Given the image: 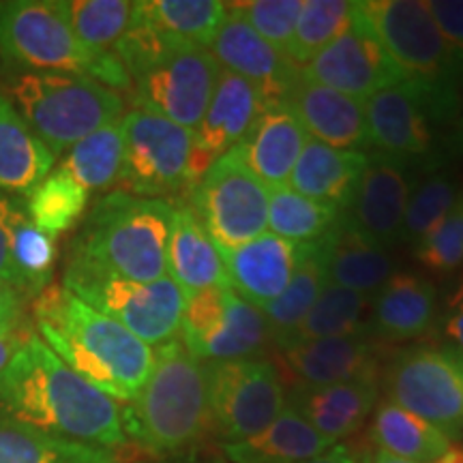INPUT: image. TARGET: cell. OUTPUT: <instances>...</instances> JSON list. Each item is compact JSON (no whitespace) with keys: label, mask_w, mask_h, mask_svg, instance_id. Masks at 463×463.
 Listing matches in <instances>:
<instances>
[{"label":"cell","mask_w":463,"mask_h":463,"mask_svg":"<svg viewBox=\"0 0 463 463\" xmlns=\"http://www.w3.org/2000/svg\"><path fill=\"white\" fill-rule=\"evenodd\" d=\"M0 414L90 447L114 450L127 442L118 403L69 369L34 331L0 373Z\"/></svg>","instance_id":"6da1fadb"},{"label":"cell","mask_w":463,"mask_h":463,"mask_svg":"<svg viewBox=\"0 0 463 463\" xmlns=\"http://www.w3.org/2000/svg\"><path fill=\"white\" fill-rule=\"evenodd\" d=\"M33 314L34 333L45 345L116 403L133 402L146 384L155 347L69 289L52 283L33 300Z\"/></svg>","instance_id":"7a4b0ae2"},{"label":"cell","mask_w":463,"mask_h":463,"mask_svg":"<svg viewBox=\"0 0 463 463\" xmlns=\"http://www.w3.org/2000/svg\"><path fill=\"white\" fill-rule=\"evenodd\" d=\"M112 52L129 73L133 108L195 131L222 75L211 50L157 31L133 3L129 31Z\"/></svg>","instance_id":"3957f363"},{"label":"cell","mask_w":463,"mask_h":463,"mask_svg":"<svg viewBox=\"0 0 463 463\" xmlns=\"http://www.w3.org/2000/svg\"><path fill=\"white\" fill-rule=\"evenodd\" d=\"M120 419L127 439L153 455L187 450L211 430L204 363L181 337L157 345L146 384L120 408Z\"/></svg>","instance_id":"277c9868"},{"label":"cell","mask_w":463,"mask_h":463,"mask_svg":"<svg viewBox=\"0 0 463 463\" xmlns=\"http://www.w3.org/2000/svg\"><path fill=\"white\" fill-rule=\"evenodd\" d=\"M174 204L129 191L101 195L84 217L67 256L125 279L150 283L167 277V239Z\"/></svg>","instance_id":"5b68a950"},{"label":"cell","mask_w":463,"mask_h":463,"mask_svg":"<svg viewBox=\"0 0 463 463\" xmlns=\"http://www.w3.org/2000/svg\"><path fill=\"white\" fill-rule=\"evenodd\" d=\"M0 61L9 71L78 73L112 90H131L114 52H95L75 37L62 0H0Z\"/></svg>","instance_id":"8992f818"},{"label":"cell","mask_w":463,"mask_h":463,"mask_svg":"<svg viewBox=\"0 0 463 463\" xmlns=\"http://www.w3.org/2000/svg\"><path fill=\"white\" fill-rule=\"evenodd\" d=\"M0 92L56 157L125 116L120 92L78 73L5 69Z\"/></svg>","instance_id":"52a82bcc"},{"label":"cell","mask_w":463,"mask_h":463,"mask_svg":"<svg viewBox=\"0 0 463 463\" xmlns=\"http://www.w3.org/2000/svg\"><path fill=\"white\" fill-rule=\"evenodd\" d=\"M358 9L405 80L427 90L438 123H450L461 112L463 62L439 34L427 3L367 0Z\"/></svg>","instance_id":"ba28073f"},{"label":"cell","mask_w":463,"mask_h":463,"mask_svg":"<svg viewBox=\"0 0 463 463\" xmlns=\"http://www.w3.org/2000/svg\"><path fill=\"white\" fill-rule=\"evenodd\" d=\"M62 288L123 324L150 347L165 344L181 331L184 297L170 277L150 283L131 281L86 260L67 256Z\"/></svg>","instance_id":"9c48e42d"},{"label":"cell","mask_w":463,"mask_h":463,"mask_svg":"<svg viewBox=\"0 0 463 463\" xmlns=\"http://www.w3.org/2000/svg\"><path fill=\"white\" fill-rule=\"evenodd\" d=\"M389 402L438 427L449 439L463 433V352L453 344L405 347L386 369Z\"/></svg>","instance_id":"30bf717a"},{"label":"cell","mask_w":463,"mask_h":463,"mask_svg":"<svg viewBox=\"0 0 463 463\" xmlns=\"http://www.w3.org/2000/svg\"><path fill=\"white\" fill-rule=\"evenodd\" d=\"M125 165L120 183L140 198L165 200L194 189V131L133 108L123 116Z\"/></svg>","instance_id":"8fae6325"},{"label":"cell","mask_w":463,"mask_h":463,"mask_svg":"<svg viewBox=\"0 0 463 463\" xmlns=\"http://www.w3.org/2000/svg\"><path fill=\"white\" fill-rule=\"evenodd\" d=\"M204 372L211 422L225 444L258 436L286 408L281 375L270 361H211Z\"/></svg>","instance_id":"7c38bea8"},{"label":"cell","mask_w":463,"mask_h":463,"mask_svg":"<svg viewBox=\"0 0 463 463\" xmlns=\"http://www.w3.org/2000/svg\"><path fill=\"white\" fill-rule=\"evenodd\" d=\"M191 195L219 249L245 245L269 230V187L249 170L239 148L213 161Z\"/></svg>","instance_id":"4fadbf2b"},{"label":"cell","mask_w":463,"mask_h":463,"mask_svg":"<svg viewBox=\"0 0 463 463\" xmlns=\"http://www.w3.org/2000/svg\"><path fill=\"white\" fill-rule=\"evenodd\" d=\"M298 71L300 78L309 82L328 86L361 101H367L375 92L408 82L389 52L382 48L358 3H354L347 31Z\"/></svg>","instance_id":"5bb4252c"},{"label":"cell","mask_w":463,"mask_h":463,"mask_svg":"<svg viewBox=\"0 0 463 463\" xmlns=\"http://www.w3.org/2000/svg\"><path fill=\"white\" fill-rule=\"evenodd\" d=\"M369 146L395 157H420L436 146L438 123L430 95L422 86L403 82L380 90L364 101Z\"/></svg>","instance_id":"9a60e30c"},{"label":"cell","mask_w":463,"mask_h":463,"mask_svg":"<svg viewBox=\"0 0 463 463\" xmlns=\"http://www.w3.org/2000/svg\"><path fill=\"white\" fill-rule=\"evenodd\" d=\"M266 108L264 95L249 80L222 69L204 118L194 131V178L249 136ZM195 187V184H194Z\"/></svg>","instance_id":"2e32d148"},{"label":"cell","mask_w":463,"mask_h":463,"mask_svg":"<svg viewBox=\"0 0 463 463\" xmlns=\"http://www.w3.org/2000/svg\"><path fill=\"white\" fill-rule=\"evenodd\" d=\"M410 191L412 183L408 161L373 150L367 155V164L347 217L363 234L389 249L402 236Z\"/></svg>","instance_id":"e0dca14e"},{"label":"cell","mask_w":463,"mask_h":463,"mask_svg":"<svg viewBox=\"0 0 463 463\" xmlns=\"http://www.w3.org/2000/svg\"><path fill=\"white\" fill-rule=\"evenodd\" d=\"M208 50L222 69L249 80L269 103L286 99L298 78V67H294L279 50L260 37L241 15L230 9V5L228 15Z\"/></svg>","instance_id":"ac0fdd59"},{"label":"cell","mask_w":463,"mask_h":463,"mask_svg":"<svg viewBox=\"0 0 463 463\" xmlns=\"http://www.w3.org/2000/svg\"><path fill=\"white\" fill-rule=\"evenodd\" d=\"M300 247L303 245L266 232L245 245L219 249V253L223 258L230 288L262 311L288 288L298 264Z\"/></svg>","instance_id":"d6986e66"},{"label":"cell","mask_w":463,"mask_h":463,"mask_svg":"<svg viewBox=\"0 0 463 463\" xmlns=\"http://www.w3.org/2000/svg\"><path fill=\"white\" fill-rule=\"evenodd\" d=\"M297 114L307 136L316 142L341 150H361L369 146L364 101L328 86L298 78L283 99Z\"/></svg>","instance_id":"ffe728a7"},{"label":"cell","mask_w":463,"mask_h":463,"mask_svg":"<svg viewBox=\"0 0 463 463\" xmlns=\"http://www.w3.org/2000/svg\"><path fill=\"white\" fill-rule=\"evenodd\" d=\"M378 375L328 386H294L286 405L333 442L352 436L378 405Z\"/></svg>","instance_id":"44dd1931"},{"label":"cell","mask_w":463,"mask_h":463,"mask_svg":"<svg viewBox=\"0 0 463 463\" xmlns=\"http://www.w3.org/2000/svg\"><path fill=\"white\" fill-rule=\"evenodd\" d=\"M165 262L167 277L181 288L184 298L230 286L217 242L191 204H174Z\"/></svg>","instance_id":"7402d4cb"},{"label":"cell","mask_w":463,"mask_h":463,"mask_svg":"<svg viewBox=\"0 0 463 463\" xmlns=\"http://www.w3.org/2000/svg\"><path fill=\"white\" fill-rule=\"evenodd\" d=\"M309 142V136L298 123L297 114L286 101H266V108L249 136L242 140L239 153L249 170L266 187H286L294 165Z\"/></svg>","instance_id":"603a6c76"},{"label":"cell","mask_w":463,"mask_h":463,"mask_svg":"<svg viewBox=\"0 0 463 463\" xmlns=\"http://www.w3.org/2000/svg\"><path fill=\"white\" fill-rule=\"evenodd\" d=\"M283 361L298 386H328L375 373V347L367 335L303 341L283 347Z\"/></svg>","instance_id":"cb8c5ba5"},{"label":"cell","mask_w":463,"mask_h":463,"mask_svg":"<svg viewBox=\"0 0 463 463\" xmlns=\"http://www.w3.org/2000/svg\"><path fill=\"white\" fill-rule=\"evenodd\" d=\"M367 155L309 140L289 176V187L305 198L350 211Z\"/></svg>","instance_id":"d4e9b609"},{"label":"cell","mask_w":463,"mask_h":463,"mask_svg":"<svg viewBox=\"0 0 463 463\" xmlns=\"http://www.w3.org/2000/svg\"><path fill=\"white\" fill-rule=\"evenodd\" d=\"M436 311L433 283L419 273L399 270L372 300V328L384 339H416L431 331Z\"/></svg>","instance_id":"484cf974"},{"label":"cell","mask_w":463,"mask_h":463,"mask_svg":"<svg viewBox=\"0 0 463 463\" xmlns=\"http://www.w3.org/2000/svg\"><path fill=\"white\" fill-rule=\"evenodd\" d=\"M326 269L328 283L367 297H375L395 273L389 251L363 234L350 217H341L328 234Z\"/></svg>","instance_id":"4316f807"},{"label":"cell","mask_w":463,"mask_h":463,"mask_svg":"<svg viewBox=\"0 0 463 463\" xmlns=\"http://www.w3.org/2000/svg\"><path fill=\"white\" fill-rule=\"evenodd\" d=\"M337 442L322 436L303 416L286 405L283 412L258 436L223 444V455L232 463H305L326 453Z\"/></svg>","instance_id":"83f0119b"},{"label":"cell","mask_w":463,"mask_h":463,"mask_svg":"<svg viewBox=\"0 0 463 463\" xmlns=\"http://www.w3.org/2000/svg\"><path fill=\"white\" fill-rule=\"evenodd\" d=\"M54 165L56 155L34 136L14 103L0 92V189L28 195Z\"/></svg>","instance_id":"f1b7e54d"},{"label":"cell","mask_w":463,"mask_h":463,"mask_svg":"<svg viewBox=\"0 0 463 463\" xmlns=\"http://www.w3.org/2000/svg\"><path fill=\"white\" fill-rule=\"evenodd\" d=\"M326 256L328 236H324L322 241L307 242V245L300 247L298 264L294 269L288 288L283 289L279 298L273 300L266 309H262L266 324H269L270 339L277 345H281L288 339V335L305 320L311 307L320 298L322 289L326 288Z\"/></svg>","instance_id":"f546056e"},{"label":"cell","mask_w":463,"mask_h":463,"mask_svg":"<svg viewBox=\"0 0 463 463\" xmlns=\"http://www.w3.org/2000/svg\"><path fill=\"white\" fill-rule=\"evenodd\" d=\"M0 463H118L108 449L33 430L0 414Z\"/></svg>","instance_id":"4dcf8cb0"},{"label":"cell","mask_w":463,"mask_h":463,"mask_svg":"<svg viewBox=\"0 0 463 463\" xmlns=\"http://www.w3.org/2000/svg\"><path fill=\"white\" fill-rule=\"evenodd\" d=\"M372 438L378 449L414 463H431L450 449V439L438 427L389 399L375 405Z\"/></svg>","instance_id":"1f68e13d"},{"label":"cell","mask_w":463,"mask_h":463,"mask_svg":"<svg viewBox=\"0 0 463 463\" xmlns=\"http://www.w3.org/2000/svg\"><path fill=\"white\" fill-rule=\"evenodd\" d=\"M270 341L266 317L232 288H225V316L222 328L195 352L202 363L241 361L260 354Z\"/></svg>","instance_id":"d6a6232c"},{"label":"cell","mask_w":463,"mask_h":463,"mask_svg":"<svg viewBox=\"0 0 463 463\" xmlns=\"http://www.w3.org/2000/svg\"><path fill=\"white\" fill-rule=\"evenodd\" d=\"M372 300L373 297H367V294L326 283L305 320L288 335V339L279 347L283 350V347L303 344V341L364 335V314L372 309Z\"/></svg>","instance_id":"836d02e7"},{"label":"cell","mask_w":463,"mask_h":463,"mask_svg":"<svg viewBox=\"0 0 463 463\" xmlns=\"http://www.w3.org/2000/svg\"><path fill=\"white\" fill-rule=\"evenodd\" d=\"M125 165L123 118L86 136L69 150L62 167L75 183L89 191H103L120 183Z\"/></svg>","instance_id":"e575fe53"},{"label":"cell","mask_w":463,"mask_h":463,"mask_svg":"<svg viewBox=\"0 0 463 463\" xmlns=\"http://www.w3.org/2000/svg\"><path fill=\"white\" fill-rule=\"evenodd\" d=\"M136 7L157 31L202 48H211L228 15V3L222 0H142Z\"/></svg>","instance_id":"d590c367"},{"label":"cell","mask_w":463,"mask_h":463,"mask_svg":"<svg viewBox=\"0 0 463 463\" xmlns=\"http://www.w3.org/2000/svg\"><path fill=\"white\" fill-rule=\"evenodd\" d=\"M341 217L344 211L305 198L288 184L269 189V230L279 239L297 245L322 241L331 234Z\"/></svg>","instance_id":"8d00e7d4"},{"label":"cell","mask_w":463,"mask_h":463,"mask_svg":"<svg viewBox=\"0 0 463 463\" xmlns=\"http://www.w3.org/2000/svg\"><path fill=\"white\" fill-rule=\"evenodd\" d=\"M89 206V191L73 181L62 167H54L42 183L26 195V213L31 222L58 239L73 230Z\"/></svg>","instance_id":"74e56055"},{"label":"cell","mask_w":463,"mask_h":463,"mask_svg":"<svg viewBox=\"0 0 463 463\" xmlns=\"http://www.w3.org/2000/svg\"><path fill=\"white\" fill-rule=\"evenodd\" d=\"M354 3L350 0H305L288 58L294 67H305L347 31Z\"/></svg>","instance_id":"f35d334b"},{"label":"cell","mask_w":463,"mask_h":463,"mask_svg":"<svg viewBox=\"0 0 463 463\" xmlns=\"http://www.w3.org/2000/svg\"><path fill=\"white\" fill-rule=\"evenodd\" d=\"M62 9L75 37L95 52H112L133 20L129 0H62Z\"/></svg>","instance_id":"ab89813d"},{"label":"cell","mask_w":463,"mask_h":463,"mask_svg":"<svg viewBox=\"0 0 463 463\" xmlns=\"http://www.w3.org/2000/svg\"><path fill=\"white\" fill-rule=\"evenodd\" d=\"M459 191V181L449 170H436L416 183L410 191L399 241L412 242L414 247L419 245L442 222L450 206L455 204Z\"/></svg>","instance_id":"60d3db41"},{"label":"cell","mask_w":463,"mask_h":463,"mask_svg":"<svg viewBox=\"0 0 463 463\" xmlns=\"http://www.w3.org/2000/svg\"><path fill=\"white\" fill-rule=\"evenodd\" d=\"M56 253V239L39 230L31 222L28 213L14 225V232H11V258H14L17 273L24 279L31 303L45 288L52 286Z\"/></svg>","instance_id":"b9f144b4"},{"label":"cell","mask_w":463,"mask_h":463,"mask_svg":"<svg viewBox=\"0 0 463 463\" xmlns=\"http://www.w3.org/2000/svg\"><path fill=\"white\" fill-rule=\"evenodd\" d=\"M305 0H249L228 3L236 15H241L260 37L288 58L297 22ZM289 61V58H288Z\"/></svg>","instance_id":"7bdbcfd3"},{"label":"cell","mask_w":463,"mask_h":463,"mask_svg":"<svg viewBox=\"0 0 463 463\" xmlns=\"http://www.w3.org/2000/svg\"><path fill=\"white\" fill-rule=\"evenodd\" d=\"M416 258L436 273H453L463 264V187L442 222L416 245Z\"/></svg>","instance_id":"ee69618b"},{"label":"cell","mask_w":463,"mask_h":463,"mask_svg":"<svg viewBox=\"0 0 463 463\" xmlns=\"http://www.w3.org/2000/svg\"><path fill=\"white\" fill-rule=\"evenodd\" d=\"M225 288H211L184 298L181 339L191 354L200 350L223 324L225 316Z\"/></svg>","instance_id":"f6af8a7d"},{"label":"cell","mask_w":463,"mask_h":463,"mask_svg":"<svg viewBox=\"0 0 463 463\" xmlns=\"http://www.w3.org/2000/svg\"><path fill=\"white\" fill-rule=\"evenodd\" d=\"M26 215V200L17 198V195L0 194V283L17 289V292L28 298L24 279L17 273L14 258H11V232L14 225Z\"/></svg>","instance_id":"bcb514c9"},{"label":"cell","mask_w":463,"mask_h":463,"mask_svg":"<svg viewBox=\"0 0 463 463\" xmlns=\"http://www.w3.org/2000/svg\"><path fill=\"white\" fill-rule=\"evenodd\" d=\"M439 34L463 62V0H427Z\"/></svg>","instance_id":"7dc6e473"},{"label":"cell","mask_w":463,"mask_h":463,"mask_svg":"<svg viewBox=\"0 0 463 463\" xmlns=\"http://www.w3.org/2000/svg\"><path fill=\"white\" fill-rule=\"evenodd\" d=\"M28 300L14 288L0 283V333L24 326Z\"/></svg>","instance_id":"c3c4849f"},{"label":"cell","mask_w":463,"mask_h":463,"mask_svg":"<svg viewBox=\"0 0 463 463\" xmlns=\"http://www.w3.org/2000/svg\"><path fill=\"white\" fill-rule=\"evenodd\" d=\"M444 326H447V335L453 341V345L463 352V273L447 298Z\"/></svg>","instance_id":"681fc988"},{"label":"cell","mask_w":463,"mask_h":463,"mask_svg":"<svg viewBox=\"0 0 463 463\" xmlns=\"http://www.w3.org/2000/svg\"><path fill=\"white\" fill-rule=\"evenodd\" d=\"M34 328H31V324H24V326L14 328V331L0 333V373L7 369L9 361L15 356V352L24 345V341L31 337Z\"/></svg>","instance_id":"f907efd6"},{"label":"cell","mask_w":463,"mask_h":463,"mask_svg":"<svg viewBox=\"0 0 463 463\" xmlns=\"http://www.w3.org/2000/svg\"><path fill=\"white\" fill-rule=\"evenodd\" d=\"M305 463H369V455H358L352 449H347L345 444H335L326 453Z\"/></svg>","instance_id":"816d5d0a"},{"label":"cell","mask_w":463,"mask_h":463,"mask_svg":"<svg viewBox=\"0 0 463 463\" xmlns=\"http://www.w3.org/2000/svg\"><path fill=\"white\" fill-rule=\"evenodd\" d=\"M369 463H414V461L402 459V457H395V455L386 453V450H382V449H375L373 453L369 455Z\"/></svg>","instance_id":"f5cc1de1"},{"label":"cell","mask_w":463,"mask_h":463,"mask_svg":"<svg viewBox=\"0 0 463 463\" xmlns=\"http://www.w3.org/2000/svg\"><path fill=\"white\" fill-rule=\"evenodd\" d=\"M431 463H463V447H455V444H450L447 453L439 455L438 459Z\"/></svg>","instance_id":"db71d44e"},{"label":"cell","mask_w":463,"mask_h":463,"mask_svg":"<svg viewBox=\"0 0 463 463\" xmlns=\"http://www.w3.org/2000/svg\"><path fill=\"white\" fill-rule=\"evenodd\" d=\"M457 146L463 150V71H461V125H459V136H457Z\"/></svg>","instance_id":"11a10c76"},{"label":"cell","mask_w":463,"mask_h":463,"mask_svg":"<svg viewBox=\"0 0 463 463\" xmlns=\"http://www.w3.org/2000/svg\"><path fill=\"white\" fill-rule=\"evenodd\" d=\"M213 463H223V461H213Z\"/></svg>","instance_id":"9f6ffc18"}]
</instances>
